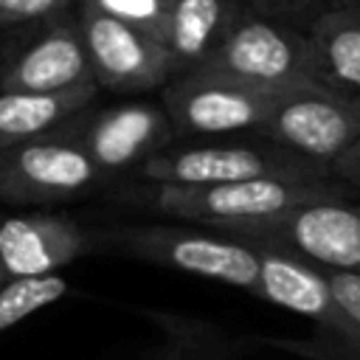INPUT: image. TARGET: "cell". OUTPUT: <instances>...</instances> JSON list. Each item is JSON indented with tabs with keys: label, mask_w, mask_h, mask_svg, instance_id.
Instances as JSON below:
<instances>
[{
	"label": "cell",
	"mask_w": 360,
	"mask_h": 360,
	"mask_svg": "<svg viewBox=\"0 0 360 360\" xmlns=\"http://www.w3.org/2000/svg\"><path fill=\"white\" fill-rule=\"evenodd\" d=\"M96 248L124 253L149 264L172 267L188 276L219 281L259 295V250L250 242L202 225L138 222L93 231Z\"/></svg>",
	"instance_id": "1"
},
{
	"label": "cell",
	"mask_w": 360,
	"mask_h": 360,
	"mask_svg": "<svg viewBox=\"0 0 360 360\" xmlns=\"http://www.w3.org/2000/svg\"><path fill=\"white\" fill-rule=\"evenodd\" d=\"M354 194L357 191L338 177H321V180L256 177V180H236V183H217V186L149 183L141 200L152 211L166 214L172 219L219 231L228 225L264 219L304 202L354 197Z\"/></svg>",
	"instance_id": "2"
},
{
	"label": "cell",
	"mask_w": 360,
	"mask_h": 360,
	"mask_svg": "<svg viewBox=\"0 0 360 360\" xmlns=\"http://www.w3.org/2000/svg\"><path fill=\"white\" fill-rule=\"evenodd\" d=\"M200 68L276 96L323 84L315 70L309 34L253 8H248L231 25V31Z\"/></svg>",
	"instance_id": "3"
},
{
	"label": "cell",
	"mask_w": 360,
	"mask_h": 360,
	"mask_svg": "<svg viewBox=\"0 0 360 360\" xmlns=\"http://www.w3.org/2000/svg\"><path fill=\"white\" fill-rule=\"evenodd\" d=\"M242 242L284 250L321 270L360 276V200H315L281 214L219 228Z\"/></svg>",
	"instance_id": "4"
},
{
	"label": "cell",
	"mask_w": 360,
	"mask_h": 360,
	"mask_svg": "<svg viewBox=\"0 0 360 360\" xmlns=\"http://www.w3.org/2000/svg\"><path fill=\"white\" fill-rule=\"evenodd\" d=\"M146 183L166 186H217L256 177L321 180L335 177L329 166L295 155L264 138L236 143H197L183 149H160L138 166Z\"/></svg>",
	"instance_id": "5"
},
{
	"label": "cell",
	"mask_w": 360,
	"mask_h": 360,
	"mask_svg": "<svg viewBox=\"0 0 360 360\" xmlns=\"http://www.w3.org/2000/svg\"><path fill=\"white\" fill-rule=\"evenodd\" d=\"M278 96L245 84L214 70H186L163 84V110L174 135L188 138H231L239 132L256 135Z\"/></svg>",
	"instance_id": "6"
},
{
	"label": "cell",
	"mask_w": 360,
	"mask_h": 360,
	"mask_svg": "<svg viewBox=\"0 0 360 360\" xmlns=\"http://www.w3.org/2000/svg\"><path fill=\"white\" fill-rule=\"evenodd\" d=\"M256 135L332 169L360 141V101L326 84L301 87L273 101Z\"/></svg>",
	"instance_id": "7"
},
{
	"label": "cell",
	"mask_w": 360,
	"mask_h": 360,
	"mask_svg": "<svg viewBox=\"0 0 360 360\" xmlns=\"http://www.w3.org/2000/svg\"><path fill=\"white\" fill-rule=\"evenodd\" d=\"M101 172L59 127L42 138L0 149V202L48 208L87 191Z\"/></svg>",
	"instance_id": "8"
},
{
	"label": "cell",
	"mask_w": 360,
	"mask_h": 360,
	"mask_svg": "<svg viewBox=\"0 0 360 360\" xmlns=\"http://www.w3.org/2000/svg\"><path fill=\"white\" fill-rule=\"evenodd\" d=\"M79 28L96 87L112 93H143L174 79V65L158 37L84 6Z\"/></svg>",
	"instance_id": "9"
},
{
	"label": "cell",
	"mask_w": 360,
	"mask_h": 360,
	"mask_svg": "<svg viewBox=\"0 0 360 360\" xmlns=\"http://www.w3.org/2000/svg\"><path fill=\"white\" fill-rule=\"evenodd\" d=\"M62 129L87 152L101 174L141 166L174 138L166 110L149 101H129L93 112L82 110L62 124Z\"/></svg>",
	"instance_id": "10"
},
{
	"label": "cell",
	"mask_w": 360,
	"mask_h": 360,
	"mask_svg": "<svg viewBox=\"0 0 360 360\" xmlns=\"http://www.w3.org/2000/svg\"><path fill=\"white\" fill-rule=\"evenodd\" d=\"M79 84H96L79 20L70 22L56 14L8 62L0 59V90L56 93Z\"/></svg>",
	"instance_id": "11"
},
{
	"label": "cell",
	"mask_w": 360,
	"mask_h": 360,
	"mask_svg": "<svg viewBox=\"0 0 360 360\" xmlns=\"http://www.w3.org/2000/svg\"><path fill=\"white\" fill-rule=\"evenodd\" d=\"M90 253H98L96 233L73 217L28 211L0 219V264L6 276L59 273Z\"/></svg>",
	"instance_id": "12"
},
{
	"label": "cell",
	"mask_w": 360,
	"mask_h": 360,
	"mask_svg": "<svg viewBox=\"0 0 360 360\" xmlns=\"http://www.w3.org/2000/svg\"><path fill=\"white\" fill-rule=\"evenodd\" d=\"M253 248L259 250V295L256 298L309 318L321 332H329L346 340H360V326L343 312L321 267L298 256H290L284 250L259 248V245Z\"/></svg>",
	"instance_id": "13"
},
{
	"label": "cell",
	"mask_w": 360,
	"mask_h": 360,
	"mask_svg": "<svg viewBox=\"0 0 360 360\" xmlns=\"http://www.w3.org/2000/svg\"><path fill=\"white\" fill-rule=\"evenodd\" d=\"M248 8V0H172L160 42L169 51L174 76L200 68Z\"/></svg>",
	"instance_id": "14"
},
{
	"label": "cell",
	"mask_w": 360,
	"mask_h": 360,
	"mask_svg": "<svg viewBox=\"0 0 360 360\" xmlns=\"http://www.w3.org/2000/svg\"><path fill=\"white\" fill-rule=\"evenodd\" d=\"M318 79L360 101V0H338L309 28Z\"/></svg>",
	"instance_id": "15"
},
{
	"label": "cell",
	"mask_w": 360,
	"mask_h": 360,
	"mask_svg": "<svg viewBox=\"0 0 360 360\" xmlns=\"http://www.w3.org/2000/svg\"><path fill=\"white\" fill-rule=\"evenodd\" d=\"M96 96H98L96 84H79L56 93L3 90L0 93V149L17 146L59 129L73 115L87 110Z\"/></svg>",
	"instance_id": "16"
},
{
	"label": "cell",
	"mask_w": 360,
	"mask_h": 360,
	"mask_svg": "<svg viewBox=\"0 0 360 360\" xmlns=\"http://www.w3.org/2000/svg\"><path fill=\"white\" fill-rule=\"evenodd\" d=\"M70 284L59 273H39V276H6L0 284V332L22 323L34 312L62 301Z\"/></svg>",
	"instance_id": "17"
},
{
	"label": "cell",
	"mask_w": 360,
	"mask_h": 360,
	"mask_svg": "<svg viewBox=\"0 0 360 360\" xmlns=\"http://www.w3.org/2000/svg\"><path fill=\"white\" fill-rule=\"evenodd\" d=\"M262 343L304 360H360V340H346L321 329L312 338H262Z\"/></svg>",
	"instance_id": "18"
},
{
	"label": "cell",
	"mask_w": 360,
	"mask_h": 360,
	"mask_svg": "<svg viewBox=\"0 0 360 360\" xmlns=\"http://www.w3.org/2000/svg\"><path fill=\"white\" fill-rule=\"evenodd\" d=\"M172 0H82L84 8H96L107 17H115L127 25H135L160 39L166 11Z\"/></svg>",
	"instance_id": "19"
},
{
	"label": "cell",
	"mask_w": 360,
	"mask_h": 360,
	"mask_svg": "<svg viewBox=\"0 0 360 360\" xmlns=\"http://www.w3.org/2000/svg\"><path fill=\"white\" fill-rule=\"evenodd\" d=\"M248 3L253 11H259L264 17H273V20H281L287 25L307 31L338 0H248Z\"/></svg>",
	"instance_id": "20"
},
{
	"label": "cell",
	"mask_w": 360,
	"mask_h": 360,
	"mask_svg": "<svg viewBox=\"0 0 360 360\" xmlns=\"http://www.w3.org/2000/svg\"><path fill=\"white\" fill-rule=\"evenodd\" d=\"M70 0H0V25L45 22L68 8Z\"/></svg>",
	"instance_id": "21"
},
{
	"label": "cell",
	"mask_w": 360,
	"mask_h": 360,
	"mask_svg": "<svg viewBox=\"0 0 360 360\" xmlns=\"http://www.w3.org/2000/svg\"><path fill=\"white\" fill-rule=\"evenodd\" d=\"M329 278V287L338 298V304L343 307V312L360 326V276L352 273H335V270H323Z\"/></svg>",
	"instance_id": "22"
},
{
	"label": "cell",
	"mask_w": 360,
	"mask_h": 360,
	"mask_svg": "<svg viewBox=\"0 0 360 360\" xmlns=\"http://www.w3.org/2000/svg\"><path fill=\"white\" fill-rule=\"evenodd\" d=\"M332 174L360 194V141L332 163Z\"/></svg>",
	"instance_id": "23"
},
{
	"label": "cell",
	"mask_w": 360,
	"mask_h": 360,
	"mask_svg": "<svg viewBox=\"0 0 360 360\" xmlns=\"http://www.w3.org/2000/svg\"><path fill=\"white\" fill-rule=\"evenodd\" d=\"M169 360H194V357H186V354H174V357H169Z\"/></svg>",
	"instance_id": "24"
},
{
	"label": "cell",
	"mask_w": 360,
	"mask_h": 360,
	"mask_svg": "<svg viewBox=\"0 0 360 360\" xmlns=\"http://www.w3.org/2000/svg\"><path fill=\"white\" fill-rule=\"evenodd\" d=\"M6 281V270H3V264H0V284Z\"/></svg>",
	"instance_id": "25"
},
{
	"label": "cell",
	"mask_w": 360,
	"mask_h": 360,
	"mask_svg": "<svg viewBox=\"0 0 360 360\" xmlns=\"http://www.w3.org/2000/svg\"><path fill=\"white\" fill-rule=\"evenodd\" d=\"M0 59H3V51H0Z\"/></svg>",
	"instance_id": "26"
}]
</instances>
